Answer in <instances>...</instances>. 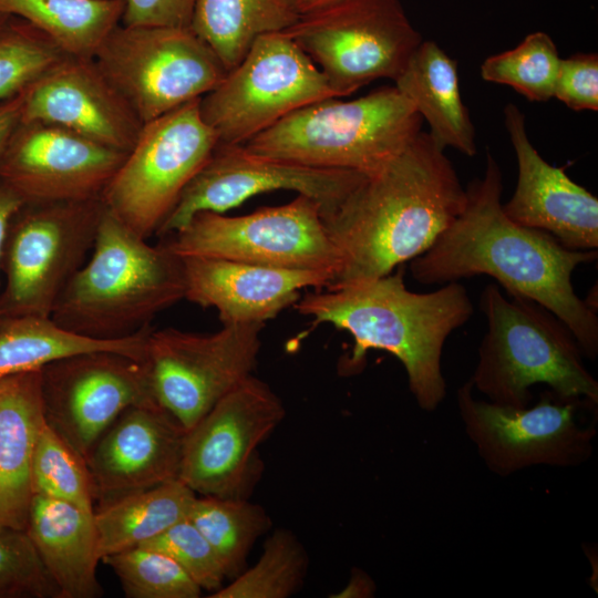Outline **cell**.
<instances>
[{"mask_svg": "<svg viewBox=\"0 0 598 598\" xmlns=\"http://www.w3.org/2000/svg\"><path fill=\"white\" fill-rule=\"evenodd\" d=\"M502 172L486 153L481 178L465 188L462 212L432 246L411 260L413 279L445 285L478 275L493 277L509 296L543 306L571 331L582 354H598V318L575 292L574 270L597 259V250H570L550 234L519 225L503 210Z\"/></svg>", "mask_w": 598, "mask_h": 598, "instance_id": "6da1fadb", "label": "cell"}, {"mask_svg": "<svg viewBox=\"0 0 598 598\" xmlns=\"http://www.w3.org/2000/svg\"><path fill=\"white\" fill-rule=\"evenodd\" d=\"M465 199L444 150L421 132L324 219L339 254L329 287L382 277L419 257L458 216Z\"/></svg>", "mask_w": 598, "mask_h": 598, "instance_id": "7a4b0ae2", "label": "cell"}, {"mask_svg": "<svg viewBox=\"0 0 598 598\" xmlns=\"http://www.w3.org/2000/svg\"><path fill=\"white\" fill-rule=\"evenodd\" d=\"M310 292L295 307L315 326L330 323L353 338L343 370L362 371L369 350H382L403 365L419 406L434 411L445 399L442 352L448 336L474 312L466 288L448 282L431 292H414L395 272Z\"/></svg>", "mask_w": 598, "mask_h": 598, "instance_id": "3957f363", "label": "cell"}, {"mask_svg": "<svg viewBox=\"0 0 598 598\" xmlns=\"http://www.w3.org/2000/svg\"><path fill=\"white\" fill-rule=\"evenodd\" d=\"M183 299V259L166 243L150 245L105 206L93 249L51 319L81 337L121 340L151 328L159 312Z\"/></svg>", "mask_w": 598, "mask_h": 598, "instance_id": "277c9868", "label": "cell"}, {"mask_svg": "<svg viewBox=\"0 0 598 598\" xmlns=\"http://www.w3.org/2000/svg\"><path fill=\"white\" fill-rule=\"evenodd\" d=\"M487 331L470 379L488 401L525 408L529 388L543 383L555 394L598 403V382L567 326L537 302L488 283L480 300Z\"/></svg>", "mask_w": 598, "mask_h": 598, "instance_id": "5b68a950", "label": "cell"}, {"mask_svg": "<svg viewBox=\"0 0 598 598\" xmlns=\"http://www.w3.org/2000/svg\"><path fill=\"white\" fill-rule=\"evenodd\" d=\"M422 117L395 87L364 96L323 99L287 115L243 144L251 152L296 164L371 174L422 132Z\"/></svg>", "mask_w": 598, "mask_h": 598, "instance_id": "8992f818", "label": "cell"}, {"mask_svg": "<svg viewBox=\"0 0 598 598\" xmlns=\"http://www.w3.org/2000/svg\"><path fill=\"white\" fill-rule=\"evenodd\" d=\"M104 210L101 197L20 206L3 247L0 320L51 318L60 295L93 249Z\"/></svg>", "mask_w": 598, "mask_h": 598, "instance_id": "52a82bcc", "label": "cell"}, {"mask_svg": "<svg viewBox=\"0 0 598 598\" xmlns=\"http://www.w3.org/2000/svg\"><path fill=\"white\" fill-rule=\"evenodd\" d=\"M93 59L143 124L203 97L227 73L190 28L120 23Z\"/></svg>", "mask_w": 598, "mask_h": 598, "instance_id": "ba28073f", "label": "cell"}, {"mask_svg": "<svg viewBox=\"0 0 598 598\" xmlns=\"http://www.w3.org/2000/svg\"><path fill=\"white\" fill-rule=\"evenodd\" d=\"M337 97L311 59L286 31L258 37L219 84L199 99L219 143L243 145L292 112Z\"/></svg>", "mask_w": 598, "mask_h": 598, "instance_id": "9c48e42d", "label": "cell"}, {"mask_svg": "<svg viewBox=\"0 0 598 598\" xmlns=\"http://www.w3.org/2000/svg\"><path fill=\"white\" fill-rule=\"evenodd\" d=\"M285 31L337 97L394 81L423 40L400 0H350L301 16Z\"/></svg>", "mask_w": 598, "mask_h": 598, "instance_id": "30bf717a", "label": "cell"}, {"mask_svg": "<svg viewBox=\"0 0 598 598\" xmlns=\"http://www.w3.org/2000/svg\"><path fill=\"white\" fill-rule=\"evenodd\" d=\"M219 141L204 121L199 99L143 124L101 198L145 239L158 228Z\"/></svg>", "mask_w": 598, "mask_h": 598, "instance_id": "8fae6325", "label": "cell"}, {"mask_svg": "<svg viewBox=\"0 0 598 598\" xmlns=\"http://www.w3.org/2000/svg\"><path fill=\"white\" fill-rule=\"evenodd\" d=\"M166 243L179 257H205L285 269L339 268V254L322 210L299 195L285 205L262 207L243 216L196 214Z\"/></svg>", "mask_w": 598, "mask_h": 598, "instance_id": "7c38bea8", "label": "cell"}, {"mask_svg": "<svg viewBox=\"0 0 598 598\" xmlns=\"http://www.w3.org/2000/svg\"><path fill=\"white\" fill-rule=\"evenodd\" d=\"M285 415L281 399L251 374L186 431L178 480L196 495L248 498L264 471L258 447Z\"/></svg>", "mask_w": 598, "mask_h": 598, "instance_id": "4fadbf2b", "label": "cell"}, {"mask_svg": "<svg viewBox=\"0 0 598 598\" xmlns=\"http://www.w3.org/2000/svg\"><path fill=\"white\" fill-rule=\"evenodd\" d=\"M471 380L456 393L460 416L478 455L493 473L507 476L535 465L576 466L594 448L595 425L578 422V410L596 406L546 391L533 406L476 400Z\"/></svg>", "mask_w": 598, "mask_h": 598, "instance_id": "5bb4252c", "label": "cell"}, {"mask_svg": "<svg viewBox=\"0 0 598 598\" xmlns=\"http://www.w3.org/2000/svg\"><path fill=\"white\" fill-rule=\"evenodd\" d=\"M265 324H223L213 333L152 329L145 362L155 401L187 431L252 374Z\"/></svg>", "mask_w": 598, "mask_h": 598, "instance_id": "9a60e30c", "label": "cell"}, {"mask_svg": "<svg viewBox=\"0 0 598 598\" xmlns=\"http://www.w3.org/2000/svg\"><path fill=\"white\" fill-rule=\"evenodd\" d=\"M364 176L354 171L309 167L251 152L244 145L218 143L156 235L175 234L198 213L221 214L255 195L275 190H293L312 198L326 219Z\"/></svg>", "mask_w": 598, "mask_h": 598, "instance_id": "2e32d148", "label": "cell"}, {"mask_svg": "<svg viewBox=\"0 0 598 598\" xmlns=\"http://www.w3.org/2000/svg\"><path fill=\"white\" fill-rule=\"evenodd\" d=\"M47 423L84 460L130 406L155 401L145 361L113 351H90L41 369Z\"/></svg>", "mask_w": 598, "mask_h": 598, "instance_id": "e0dca14e", "label": "cell"}, {"mask_svg": "<svg viewBox=\"0 0 598 598\" xmlns=\"http://www.w3.org/2000/svg\"><path fill=\"white\" fill-rule=\"evenodd\" d=\"M127 153L68 128L20 122L0 152V178L24 202L101 197Z\"/></svg>", "mask_w": 598, "mask_h": 598, "instance_id": "ac0fdd59", "label": "cell"}, {"mask_svg": "<svg viewBox=\"0 0 598 598\" xmlns=\"http://www.w3.org/2000/svg\"><path fill=\"white\" fill-rule=\"evenodd\" d=\"M22 95L21 122L58 125L124 153L143 126L93 58L63 55Z\"/></svg>", "mask_w": 598, "mask_h": 598, "instance_id": "d6986e66", "label": "cell"}, {"mask_svg": "<svg viewBox=\"0 0 598 598\" xmlns=\"http://www.w3.org/2000/svg\"><path fill=\"white\" fill-rule=\"evenodd\" d=\"M185 435L186 430L156 401L126 409L85 460L95 499L104 505L178 480Z\"/></svg>", "mask_w": 598, "mask_h": 598, "instance_id": "ffe728a7", "label": "cell"}, {"mask_svg": "<svg viewBox=\"0 0 598 598\" xmlns=\"http://www.w3.org/2000/svg\"><path fill=\"white\" fill-rule=\"evenodd\" d=\"M504 123L518 166L513 196L503 204L515 223L546 231L570 250L598 249V199L574 182L565 167L547 163L528 138L524 113L513 103Z\"/></svg>", "mask_w": 598, "mask_h": 598, "instance_id": "44dd1931", "label": "cell"}, {"mask_svg": "<svg viewBox=\"0 0 598 598\" xmlns=\"http://www.w3.org/2000/svg\"><path fill=\"white\" fill-rule=\"evenodd\" d=\"M182 258V257H181ZM185 299L214 308L221 324L260 323L277 317L308 288L324 289L333 274L241 261L183 257Z\"/></svg>", "mask_w": 598, "mask_h": 598, "instance_id": "7402d4cb", "label": "cell"}, {"mask_svg": "<svg viewBox=\"0 0 598 598\" xmlns=\"http://www.w3.org/2000/svg\"><path fill=\"white\" fill-rule=\"evenodd\" d=\"M44 423L41 369L0 381V525L27 528L32 458Z\"/></svg>", "mask_w": 598, "mask_h": 598, "instance_id": "603a6c76", "label": "cell"}, {"mask_svg": "<svg viewBox=\"0 0 598 598\" xmlns=\"http://www.w3.org/2000/svg\"><path fill=\"white\" fill-rule=\"evenodd\" d=\"M61 598H95L101 560L94 513L55 498L33 495L25 528Z\"/></svg>", "mask_w": 598, "mask_h": 598, "instance_id": "cb8c5ba5", "label": "cell"}, {"mask_svg": "<svg viewBox=\"0 0 598 598\" xmlns=\"http://www.w3.org/2000/svg\"><path fill=\"white\" fill-rule=\"evenodd\" d=\"M393 82L427 122L440 147L475 155V128L461 96L457 63L436 42L422 40Z\"/></svg>", "mask_w": 598, "mask_h": 598, "instance_id": "d4e9b609", "label": "cell"}, {"mask_svg": "<svg viewBox=\"0 0 598 598\" xmlns=\"http://www.w3.org/2000/svg\"><path fill=\"white\" fill-rule=\"evenodd\" d=\"M196 496L175 480L101 505L94 511L100 559L138 547L186 519Z\"/></svg>", "mask_w": 598, "mask_h": 598, "instance_id": "484cf974", "label": "cell"}, {"mask_svg": "<svg viewBox=\"0 0 598 598\" xmlns=\"http://www.w3.org/2000/svg\"><path fill=\"white\" fill-rule=\"evenodd\" d=\"M148 328L121 340H95L58 326L51 318L21 317L0 323V381L40 370L61 358L90 351H113L145 361Z\"/></svg>", "mask_w": 598, "mask_h": 598, "instance_id": "4316f807", "label": "cell"}, {"mask_svg": "<svg viewBox=\"0 0 598 598\" xmlns=\"http://www.w3.org/2000/svg\"><path fill=\"white\" fill-rule=\"evenodd\" d=\"M298 18L285 0H197L189 28L228 71L258 37L285 31Z\"/></svg>", "mask_w": 598, "mask_h": 598, "instance_id": "83f0119b", "label": "cell"}, {"mask_svg": "<svg viewBox=\"0 0 598 598\" xmlns=\"http://www.w3.org/2000/svg\"><path fill=\"white\" fill-rule=\"evenodd\" d=\"M124 0H0V13L47 34L65 54L93 58L121 23Z\"/></svg>", "mask_w": 598, "mask_h": 598, "instance_id": "f1b7e54d", "label": "cell"}, {"mask_svg": "<svg viewBox=\"0 0 598 598\" xmlns=\"http://www.w3.org/2000/svg\"><path fill=\"white\" fill-rule=\"evenodd\" d=\"M187 519L210 544L229 578L245 569L252 545L271 526L262 506L235 497L197 495Z\"/></svg>", "mask_w": 598, "mask_h": 598, "instance_id": "f546056e", "label": "cell"}, {"mask_svg": "<svg viewBox=\"0 0 598 598\" xmlns=\"http://www.w3.org/2000/svg\"><path fill=\"white\" fill-rule=\"evenodd\" d=\"M308 555L289 529L277 528L266 539L257 563L209 595L210 598H287L302 586Z\"/></svg>", "mask_w": 598, "mask_h": 598, "instance_id": "4dcf8cb0", "label": "cell"}, {"mask_svg": "<svg viewBox=\"0 0 598 598\" xmlns=\"http://www.w3.org/2000/svg\"><path fill=\"white\" fill-rule=\"evenodd\" d=\"M549 34L529 33L515 48L486 58L480 68L483 80L508 85L533 102L554 97L560 63Z\"/></svg>", "mask_w": 598, "mask_h": 598, "instance_id": "1f68e13d", "label": "cell"}, {"mask_svg": "<svg viewBox=\"0 0 598 598\" xmlns=\"http://www.w3.org/2000/svg\"><path fill=\"white\" fill-rule=\"evenodd\" d=\"M33 495L63 501L94 513L95 492L85 460L45 421L31 466Z\"/></svg>", "mask_w": 598, "mask_h": 598, "instance_id": "d6a6232c", "label": "cell"}, {"mask_svg": "<svg viewBox=\"0 0 598 598\" xmlns=\"http://www.w3.org/2000/svg\"><path fill=\"white\" fill-rule=\"evenodd\" d=\"M128 598H197L202 588L167 555L143 546L102 558Z\"/></svg>", "mask_w": 598, "mask_h": 598, "instance_id": "836d02e7", "label": "cell"}, {"mask_svg": "<svg viewBox=\"0 0 598 598\" xmlns=\"http://www.w3.org/2000/svg\"><path fill=\"white\" fill-rule=\"evenodd\" d=\"M63 55L47 34L10 16L0 29V104L22 92Z\"/></svg>", "mask_w": 598, "mask_h": 598, "instance_id": "e575fe53", "label": "cell"}, {"mask_svg": "<svg viewBox=\"0 0 598 598\" xmlns=\"http://www.w3.org/2000/svg\"><path fill=\"white\" fill-rule=\"evenodd\" d=\"M61 598L25 529L0 525V598Z\"/></svg>", "mask_w": 598, "mask_h": 598, "instance_id": "d590c367", "label": "cell"}, {"mask_svg": "<svg viewBox=\"0 0 598 598\" xmlns=\"http://www.w3.org/2000/svg\"><path fill=\"white\" fill-rule=\"evenodd\" d=\"M141 546L174 559L202 589L214 592L223 586L226 575L217 555L187 518Z\"/></svg>", "mask_w": 598, "mask_h": 598, "instance_id": "8d00e7d4", "label": "cell"}, {"mask_svg": "<svg viewBox=\"0 0 598 598\" xmlns=\"http://www.w3.org/2000/svg\"><path fill=\"white\" fill-rule=\"evenodd\" d=\"M554 97L573 111H598V55L560 59Z\"/></svg>", "mask_w": 598, "mask_h": 598, "instance_id": "74e56055", "label": "cell"}, {"mask_svg": "<svg viewBox=\"0 0 598 598\" xmlns=\"http://www.w3.org/2000/svg\"><path fill=\"white\" fill-rule=\"evenodd\" d=\"M197 0H124L122 24L189 28Z\"/></svg>", "mask_w": 598, "mask_h": 598, "instance_id": "f35d334b", "label": "cell"}, {"mask_svg": "<svg viewBox=\"0 0 598 598\" xmlns=\"http://www.w3.org/2000/svg\"><path fill=\"white\" fill-rule=\"evenodd\" d=\"M23 203V198L10 185L0 178V274L3 247L9 224L16 212Z\"/></svg>", "mask_w": 598, "mask_h": 598, "instance_id": "ab89813d", "label": "cell"}, {"mask_svg": "<svg viewBox=\"0 0 598 598\" xmlns=\"http://www.w3.org/2000/svg\"><path fill=\"white\" fill-rule=\"evenodd\" d=\"M22 92L0 104V152L21 122Z\"/></svg>", "mask_w": 598, "mask_h": 598, "instance_id": "60d3db41", "label": "cell"}, {"mask_svg": "<svg viewBox=\"0 0 598 598\" xmlns=\"http://www.w3.org/2000/svg\"><path fill=\"white\" fill-rule=\"evenodd\" d=\"M374 590V585L370 577L362 570L352 569V574L347 586L339 592L331 595L333 598H355L370 597Z\"/></svg>", "mask_w": 598, "mask_h": 598, "instance_id": "b9f144b4", "label": "cell"}, {"mask_svg": "<svg viewBox=\"0 0 598 598\" xmlns=\"http://www.w3.org/2000/svg\"><path fill=\"white\" fill-rule=\"evenodd\" d=\"M288 7L298 16H306L350 0H285Z\"/></svg>", "mask_w": 598, "mask_h": 598, "instance_id": "7bdbcfd3", "label": "cell"}, {"mask_svg": "<svg viewBox=\"0 0 598 598\" xmlns=\"http://www.w3.org/2000/svg\"><path fill=\"white\" fill-rule=\"evenodd\" d=\"M9 17H10V16L0 13V29H1L2 25L7 22V20H8Z\"/></svg>", "mask_w": 598, "mask_h": 598, "instance_id": "ee69618b", "label": "cell"}]
</instances>
